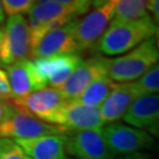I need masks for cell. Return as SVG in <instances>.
Instances as JSON below:
<instances>
[{"label": "cell", "instance_id": "obj_1", "mask_svg": "<svg viewBox=\"0 0 159 159\" xmlns=\"http://www.w3.org/2000/svg\"><path fill=\"white\" fill-rule=\"evenodd\" d=\"M158 29L151 17L136 21H114L99 40L97 48L107 57L123 56L152 38Z\"/></svg>", "mask_w": 159, "mask_h": 159}, {"label": "cell", "instance_id": "obj_2", "mask_svg": "<svg viewBox=\"0 0 159 159\" xmlns=\"http://www.w3.org/2000/svg\"><path fill=\"white\" fill-rule=\"evenodd\" d=\"M158 60V51L152 37L125 54L107 59V75L114 83H133L157 65Z\"/></svg>", "mask_w": 159, "mask_h": 159}, {"label": "cell", "instance_id": "obj_3", "mask_svg": "<svg viewBox=\"0 0 159 159\" xmlns=\"http://www.w3.org/2000/svg\"><path fill=\"white\" fill-rule=\"evenodd\" d=\"M116 0L94 1L93 10L74 21V39L80 52L97 47L114 17Z\"/></svg>", "mask_w": 159, "mask_h": 159}, {"label": "cell", "instance_id": "obj_4", "mask_svg": "<svg viewBox=\"0 0 159 159\" xmlns=\"http://www.w3.org/2000/svg\"><path fill=\"white\" fill-rule=\"evenodd\" d=\"M102 134L114 157L154 150L157 145L153 137L146 132L121 123L108 124L102 129Z\"/></svg>", "mask_w": 159, "mask_h": 159}, {"label": "cell", "instance_id": "obj_5", "mask_svg": "<svg viewBox=\"0 0 159 159\" xmlns=\"http://www.w3.org/2000/svg\"><path fill=\"white\" fill-rule=\"evenodd\" d=\"M31 58V32L26 18L10 17L2 29L1 64L10 66Z\"/></svg>", "mask_w": 159, "mask_h": 159}, {"label": "cell", "instance_id": "obj_6", "mask_svg": "<svg viewBox=\"0 0 159 159\" xmlns=\"http://www.w3.org/2000/svg\"><path fill=\"white\" fill-rule=\"evenodd\" d=\"M66 133V131L59 126L52 125L34 116L24 112L14 107L12 114L4 124L0 125L1 138H14L16 139H33L48 134Z\"/></svg>", "mask_w": 159, "mask_h": 159}, {"label": "cell", "instance_id": "obj_7", "mask_svg": "<svg viewBox=\"0 0 159 159\" xmlns=\"http://www.w3.org/2000/svg\"><path fill=\"white\" fill-rule=\"evenodd\" d=\"M105 75H107V58L91 57L80 61L58 91L67 102L77 100L92 81Z\"/></svg>", "mask_w": 159, "mask_h": 159}, {"label": "cell", "instance_id": "obj_8", "mask_svg": "<svg viewBox=\"0 0 159 159\" xmlns=\"http://www.w3.org/2000/svg\"><path fill=\"white\" fill-rule=\"evenodd\" d=\"M66 102L67 100L57 89L47 86L25 98L11 100L13 106L18 110L27 112L48 124L53 123L56 116Z\"/></svg>", "mask_w": 159, "mask_h": 159}, {"label": "cell", "instance_id": "obj_9", "mask_svg": "<svg viewBox=\"0 0 159 159\" xmlns=\"http://www.w3.org/2000/svg\"><path fill=\"white\" fill-rule=\"evenodd\" d=\"M91 0H40L34 1L27 17H31L40 25L60 18L78 19L93 7Z\"/></svg>", "mask_w": 159, "mask_h": 159}, {"label": "cell", "instance_id": "obj_10", "mask_svg": "<svg viewBox=\"0 0 159 159\" xmlns=\"http://www.w3.org/2000/svg\"><path fill=\"white\" fill-rule=\"evenodd\" d=\"M52 124L66 132L102 129L105 125L99 108L85 106L77 100L65 102Z\"/></svg>", "mask_w": 159, "mask_h": 159}, {"label": "cell", "instance_id": "obj_11", "mask_svg": "<svg viewBox=\"0 0 159 159\" xmlns=\"http://www.w3.org/2000/svg\"><path fill=\"white\" fill-rule=\"evenodd\" d=\"M66 152L78 159H114L102 134V129L72 132L67 136Z\"/></svg>", "mask_w": 159, "mask_h": 159}, {"label": "cell", "instance_id": "obj_12", "mask_svg": "<svg viewBox=\"0 0 159 159\" xmlns=\"http://www.w3.org/2000/svg\"><path fill=\"white\" fill-rule=\"evenodd\" d=\"M74 21L45 34L31 48V58H47L61 54H79V46L74 39Z\"/></svg>", "mask_w": 159, "mask_h": 159}, {"label": "cell", "instance_id": "obj_13", "mask_svg": "<svg viewBox=\"0 0 159 159\" xmlns=\"http://www.w3.org/2000/svg\"><path fill=\"white\" fill-rule=\"evenodd\" d=\"M123 120L153 138H159V93L139 97L127 110Z\"/></svg>", "mask_w": 159, "mask_h": 159}, {"label": "cell", "instance_id": "obj_14", "mask_svg": "<svg viewBox=\"0 0 159 159\" xmlns=\"http://www.w3.org/2000/svg\"><path fill=\"white\" fill-rule=\"evenodd\" d=\"M83 59L79 54H61L47 58L33 59L34 68L40 79L53 89H60L74 68Z\"/></svg>", "mask_w": 159, "mask_h": 159}, {"label": "cell", "instance_id": "obj_15", "mask_svg": "<svg viewBox=\"0 0 159 159\" xmlns=\"http://www.w3.org/2000/svg\"><path fill=\"white\" fill-rule=\"evenodd\" d=\"M144 94L139 90L136 81L133 83H117L113 91L110 93L106 100L99 107L102 118L105 124L117 123L121 119L130 106L139 97Z\"/></svg>", "mask_w": 159, "mask_h": 159}, {"label": "cell", "instance_id": "obj_16", "mask_svg": "<svg viewBox=\"0 0 159 159\" xmlns=\"http://www.w3.org/2000/svg\"><path fill=\"white\" fill-rule=\"evenodd\" d=\"M5 71L8 75L13 99H21L46 87V84L40 79L31 59L6 66Z\"/></svg>", "mask_w": 159, "mask_h": 159}, {"label": "cell", "instance_id": "obj_17", "mask_svg": "<svg viewBox=\"0 0 159 159\" xmlns=\"http://www.w3.org/2000/svg\"><path fill=\"white\" fill-rule=\"evenodd\" d=\"M16 143L31 159L66 158V133L48 134L33 139H16Z\"/></svg>", "mask_w": 159, "mask_h": 159}, {"label": "cell", "instance_id": "obj_18", "mask_svg": "<svg viewBox=\"0 0 159 159\" xmlns=\"http://www.w3.org/2000/svg\"><path fill=\"white\" fill-rule=\"evenodd\" d=\"M116 84L117 83H114L108 75L100 77L86 87L85 91L77 99V102L85 106L99 108L110 96V93L113 91Z\"/></svg>", "mask_w": 159, "mask_h": 159}, {"label": "cell", "instance_id": "obj_19", "mask_svg": "<svg viewBox=\"0 0 159 159\" xmlns=\"http://www.w3.org/2000/svg\"><path fill=\"white\" fill-rule=\"evenodd\" d=\"M150 17L148 1L144 0H116L114 21H136Z\"/></svg>", "mask_w": 159, "mask_h": 159}, {"label": "cell", "instance_id": "obj_20", "mask_svg": "<svg viewBox=\"0 0 159 159\" xmlns=\"http://www.w3.org/2000/svg\"><path fill=\"white\" fill-rule=\"evenodd\" d=\"M136 83L144 96L159 93V64L150 68Z\"/></svg>", "mask_w": 159, "mask_h": 159}, {"label": "cell", "instance_id": "obj_21", "mask_svg": "<svg viewBox=\"0 0 159 159\" xmlns=\"http://www.w3.org/2000/svg\"><path fill=\"white\" fill-rule=\"evenodd\" d=\"M0 159H31L16 140L0 138Z\"/></svg>", "mask_w": 159, "mask_h": 159}, {"label": "cell", "instance_id": "obj_22", "mask_svg": "<svg viewBox=\"0 0 159 159\" xmlns=\"http://www.w3.org/2000/svg\"><path fill=\"white\" fill-rule=\"evenodd\" d=\"M34 1L32 0H4L2 7L5 14L8 17L21 16V13H29Z\"/></svg>", "mask_w": 159, "mask_h": 159}, {"label": "cell", "instance_id": "obj_23", "mask_svg": "<svg viewBox=\"0 0 159 159\" xmlns=\"http://www.w3.org/2000/svg\"><path fill=\"white\" fill-rule=\"evenodd\" d=\"M0 98H4L6 100L13 99L8 75H7L5 70H2L1 67H0Z\"/></svg>", "mask_w": 159, "mask_h": 159}, {"label": "cell", "instance_id": "obj_24", "mask_svg": "<svg viewBox=\"0 0 159 159\" xmlns=\"http://www.w3.org/2000/svg\"><path fill=\"white\" fill-rule=\"evenodd\" d=\"M14 110V106L11 100H6L4 98H0V125L4 124L7 118L10 117Z\"/></svg>", "mask_w": 159, "mask_h": 159}, {"label": "cell", "instance_id": "obj_25", "mask_svg": "<svg viewBox=\"0 0 159 159\" xmlns=\"http://www.w3.org/2000/svg\"><path fill=\"white\" fill-rule=\"evenodd\" d=\"M148 11L152 13V19L156 24H159V0L148 1Z\"/></svg>", "mask_w": 159, "mask_h": 159}, {"label": "cell", "instance_id": "obj_26", "mask_svg": "<svg viewBox=\"0 0 159 159\" xmlns=\"http://www.w3.org/2000/svg\"><path fill=\"white\" fill-rule=\"evenodd\" d=\"M114 159H152V156L148 152H136V153L126 154V156H120L119 158Z\"/></svg>", "mask_w": 159, "mask_h": 159}, {"label": "cell", "instance_id": "obj_27", "mask_svg": "<svg viewBox=\"0 0 159 159\" xmlns=\"http://www.w3.org/2000/svg\"><path fill=\"white\" fill-rule=\"evenodd\" d=\"M153 38H154V44H156V47H157V51H158V56H159V27L157 29V31H156Z\"/></svg>", "mask_w": 159, "mask_h": 159}, {"label": "cell", "instance_id": "obj_28", "mask_svg": "<svg viewBox=\"0 0 159 159\" xmlns=\"http://www.w3.org/2000/svg\"><path fill=\"white\" fill-rule=\"evenodd\" d=\"M5 21V11L2 7V1H0V23Z\"/></svg>", "mask_w": 159, "mask_h": 159}, {"label": "cell", "instance_id": "obj_29", "mask_svg": "<svg viewBox=\"0 0 159 159\" xmlns=\"http://www.w3.org/2000/svg\"><path fill=\"white\" fill-rule=\"evenodd\" d=\"M1 47H2V29L0 27V65L1 64Z\"/></svg>", "mask_w": 159, "mask_h": 159}, {"label": "cell", "instance_id": "obj_30", "mask_svg": "<svg viewBox=\"0 0 159 159\" xmlns=\"http://www.w3.org/2000/svg\"><path fill=\"white\" fill-rule=\"evenodd\" d=\"M154 150H156V151H157V153L159 154V144L158 145H156V148H154Z\"/></svg>", "mask_w": 159, "mask_h": 159}, {"label": "cell", "instance_id": "obj_31", "mask_svg": "<svg viewBox=\"0 0 159 159\" xmlns=\"http://www.w3.org/2000/svg\"><path fill=\"white\" fill-rule=\"evenodd\" d=\"M65 159H70V158H67V157H66V158H65Z\"/></svg>", "mask_w": 159, "mask_h": 159}]
</instances>
